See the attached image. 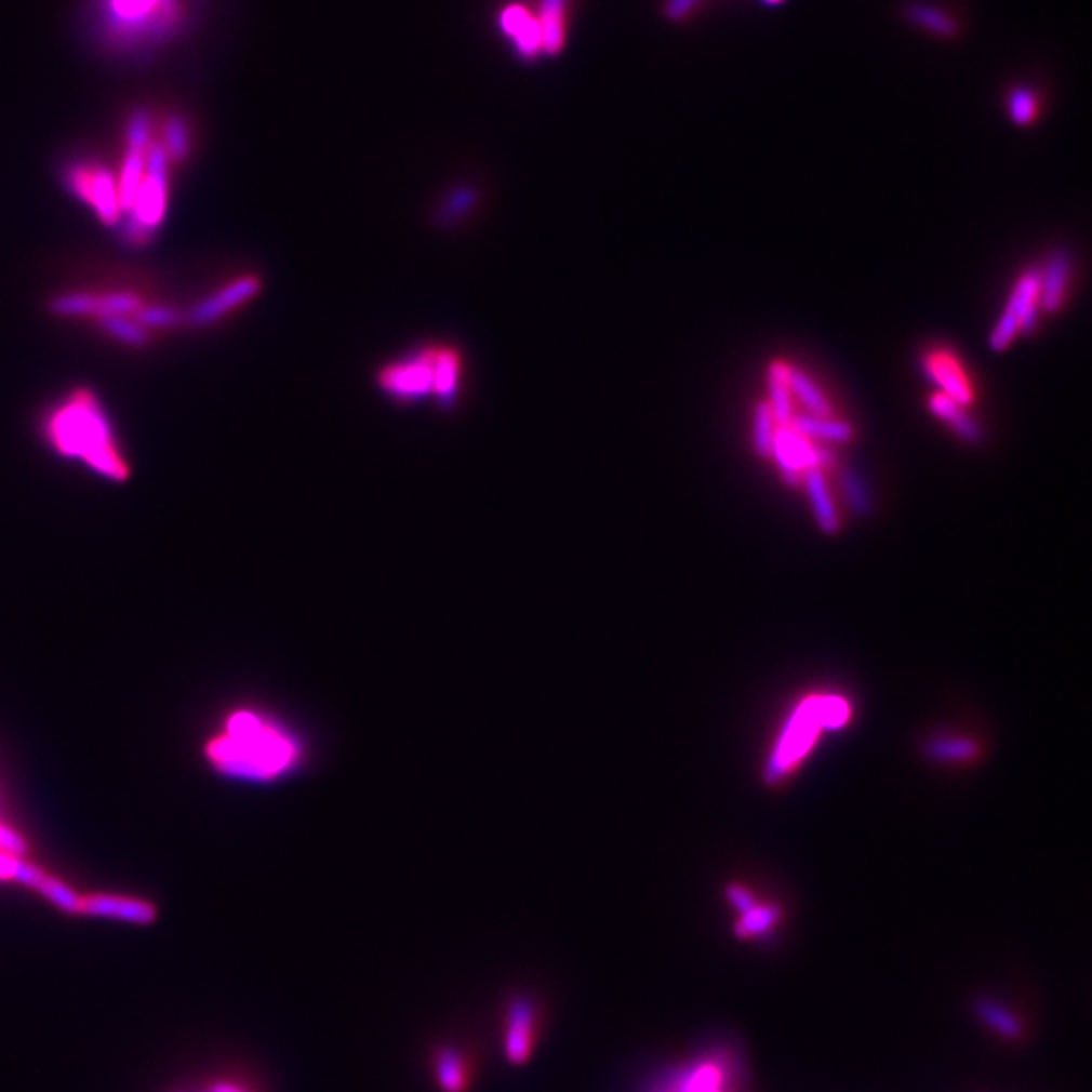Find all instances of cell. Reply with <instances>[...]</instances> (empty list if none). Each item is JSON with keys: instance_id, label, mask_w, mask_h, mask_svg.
<instances>
[{"instance_id": "obj_3", "label": "cell", "mask_w": 1092, "mask_h": 1092, "mask_svg": "<svg viewBox=\"0 0 1092 1092\" xmlns=\"http://www.w3.org/2000/svg\"><path fill=\"white\" fill-rule=\"evenodd\" d=\"M464 381V352L445 343L415 346L376 373V387L392 403L420 405L431 401L443 411H452L462 401Z\"/></svg>"}, {"instance_id": "obj_30", "label": "cell", "mask_w": 1092, "mask_h": 1092, "mask_svg": "<svg viewBox=\"0 0 1092 1092\" xmlns=\"http://www.w3.org/2000/svg\"><path fill=\"white\" fill-rule=\"evenodd\" d=\"M977 1014L982 1015L983 1022L994 1028V1030L1006 1036V1038H1017L1022 1034V1024L1008 1008H1003L998 1001L983 999L977 1003Z\"/></svg>"}, {"instance_id": "obj_10", "label": "cell", "mask_w": 1092, "mask_h": 1092, "mask_svg": "<svg viewBox=\"0 0 1092 1092\" xmlns=\"http://www.w3.org/2000/svg\"><path fill=\"white\" fill-rule=\"evenodd\" d=\"M500 29L506 39L512 43V51L522 62H534L545 55L543 51V32L538 18L522 4H508L500 13Z\"/></svg>"}, {"instance_id": "obj_34", "label": "cell", "mask_w": 1092, "mask_h": 1092, "mask_svg": "<svg viewBox=\"0 0 1092 1092\" xmlns=\"http://www.w3.org/2000/svg\"><path fill=\"white\" fill-rule=\"evenodd\" d=\"M162 0H109L111 11L120 21L138 23L152 15Z\"/></svg>"}, {"instance_id": "obj_33", "label": "cell", "mask_w": 1092, "mask_h": 1092, "mask_svg": "<svg viewBox=\"0 0 1092 1092\" xmlns=\"http://www.w3.org/2000/svg\"><path fill=\"white\" fill-rule=\"evenodd\" d=\"M152 142V116L146 109H136L125 124V150L146 152Z\"/></svg>"}, {"instance_id": "obj_37", "label": "cell", "mask_w": 1092, "mask_h": 1092, "mask_svg": "<svg viewBox=\"0 0 1092 1092\" xmlns=\"http://www.w3.org/2000/svg\"><path fill=\"white\" fill-rule=\"evenodd\" d=\"M727 896H729V901L733 903L734 908H736L741 915L750 910L753 906H757L755 896L750 894L749 890L743 889V887H731V889L727 890Z\"/></svg>"}, {"instance_id": "obj_19", "label": "cell", "mask_w": 1092, "mask_h": 1092, "mask_svg": "<svg viewBox=\"0 0 1092 1092\" xmlns=\"http://www.w3.org/2000/svg\"><path fill=\"white\" fill-rule=\"evenodd\" d=\"M799 436L810 439V441H824V443H848L854 431L848 423L829 420V417H817L810 413H796L789 423Z\"/></svg>"}, {"instance_id": "obj_13", "label": "cell", "mask_w": 1092, "mask_h": 1092, "mask_svg": "<svg viewBox=\"0 0 1092 1092\" xmlns=\"http://www.w3.org/2000/svg\"><path fill=\"white\" fill-rule=\"evenodd\" d=\"M1073 262L1066 251H1056L1048 257L1042 271H1038L1040 288H1038V306L1046 312H1056L1062 306V297L1070 280Z\"/></svg>"}, {"instance_id": "obj_4", "label": "cell", "mask_w": 1092, "mask_h": 1092, "mask_svg": "<svg viewBox=\"0 0 1092 1092\" xmlns=\"http://www.w3.org/2000/svg\"><path fill=\"white\" fill-rule=\"evenodd\" d=\"M171 167L162 144L152 142L146 150V172L141 190L118 225L128 245L142 248L150 243L158 227L164 223L171 201Z\"/></svg>"}, {"instance_id": "obj_16", "label": "cell", "mask_w": 1092, "mask_h": 1092, "mask_svg": "<svg viewBox=\"0 0 1092 1092\" xmlns=\"http://www.w3.org/2000/svg\"><path fill=\"white\" fill-rule=\"evenodd\" d=\"M680 1092H727V1068L720 1061H701L671 1073Z\"/></svg>"}, {"instance_id": "obj_27", "label": "cell", "mask_w": 1092, "mask_h": 1092, "mask_svg": "<svg viewBox=\"0 0 1092 1092\" xmlns=\"http://www.w3.org/2000/svg\"><path fill=\"white\" fill-rule=\"evenodd\" d=\"M436 1075L441 1089L445 1092H462L466 1089V1064L460 1052L441 1050L436 1062Z\"/></svg>"}, {"instance_id": "obj_40", "label": "cell", "mask_w": 1092, "mask_h": 1092, "mask_svg": "<svg viewBox=\"0 0 1092 1092\" xmlns=\"http://www.w3.org/2000/svg\"><path fill=\"white\" fill-rule=\"evenodd\" d=\"M764 6H781L785 0H761Z\"/></svg>"}, {"instance_id": "obj_5", "label": "cell", "mask_w": 1092, "mask_h": 1092, "mask_svg": "<svg viewBox=\"0 0 1092 1092\" xmlns=\"http://www.w3.org/2000/svg\"><path fill=\"white\" fill-rule=\"evenodd\" d=\"M850 718V706L843 703L842 698H812L797 710L796 717L791 718L787 731L781 738L780 747L775 750L771 764H769V775L771 780L783 777L785 773L794 771L799 761L812 749L815 734L820 733L822 727H840Z\"/></svg>"}, {"instance_id": "obj_11", "label": "cell", "mask_w": 1092, "mask_h": 1092, "mask_svg": "<svg viewBox=\"0 0 1092 1092\" xmlns=\"http://www.w3.org/2000/svg\"><path fill=\"white\" fill-rule=\"evenodd\" d=\"M536 1031V1010L531 999L518 998L510 1003L508 1022H506V1056L508 1061L520 1064L529 1061Z\"/></svg>"}, {"instance_id": "obj_12", "label": "cell", "mask_w": 1092, "mask_h": 1092, "mask_svg": "<svg viewBox=\"0 0 1092 1092\" xmlns=\"http://www.w3.org/2000/svg\"><path fill=\"white\" fill-rule=\"evenodd\" d=\"M79 915L116 917V919H124V921L148 924L157 919V908L144 903V901L97 894V896H81Z\"/></svg>"}, {"instance_id": "obj_32", "label": "cell", "mask_w": 1092, "mask_h": 1092, "mask_svg": "<svg viewBox=\"0 0 1092 1092\" xmlns=\"http://www.w3.org/2000/svg\"><path fill=\"white\" fill-rule=\"evenodd\" d=\"M32 889L43 892L51 903H55L67 913H79V908H81V896H78L74 890L67 889L62 880L51 878L48 874L39 873L32 882Z\"/></svg>"}, {"instance_id": "obj_2", "label": "cell", "mask_w": 1092, "mask_h": 1092, "mask_svg": "<svg viewBox=\"0 0 1092 1092\" xmlns=\"http://www.w3.org/2000/svg\"><path fill=\"white\" fill-rule=\"evenodd\" d=\"M43 439L62 457L78 460L106 480L130 478L108 411L92 390H74L53 407L43 420Z\"/></svg>"}, {"instance_id": "obj_6", "label": "cell", "mask_w": 1092, "mask_h": 1092, "mask_svg": "<svg viewBox=\"0 0 1092 1092\" xmlns=\"http://www.w3.org/2000/svg\"><path fill=\"white\" fill-rule=\"evenodd\" d=\"M67 190L94 211L106 227H118L122 221V207L118 195L116 174L97 164H71L63 174Z\"/></svg>"}, {"instance_id": "obj_28", "label": "cell", "mask_w": 1092, "mask_h": 1092, "mask_svg": "<svg viewBox=\"0 0 1092 1092\" xmlns=\"http://www.w3.org/2000/svg\"><path fill=\"white\" fill-rule=\"evenodd\" d=\"M1008 114L1015 125H1030L1038 118L1040 99L1030 85H1015L1008 92Z\"/></svg>"}, {"instance_id": "obj_24", "label": "cell", "mask_w": 1092, "mask_h": 1092, "mask_svg": "<svg viewBox=\"0 0 1092 1092\" xmlns=\"http://www.w3.org/2000/svg\"><path fill=\"white\" fill-rule=\"evenodd\" d=\"M97 324L104 334H108L109 338H114L116 343L124 344V346H132V348H142L152 338V334L138 324L134 316H108V318L97 320Z\"/></svg>"}, {"instance_id": "obj_9", "label": "cell", "mask_w": 1092, "mask_h": 1092, "mask_svg": "<svg viewBox=\"0 0 1092 1092\" xmlns=\"http://www.w3.org/2000/svg\"><path fill=\"white\" fill-rule=\"evenodd\" d=\"M262 290H264V280L257 274L237 276L235 280L227 281L213 294L192 304L185 312L187 314V324L190 328L213 327L223 318H227L229 314L237 312L239 308L253 302L262 294Z\"/></svg>"}, {"instance_id": "obj_17", "label": "cell", "mask_w": 1092, "mask_h": 1092, "mask_svg": "<svg viewBox=\"0 0 1092 1092\" xmlns=\"http://www.w3.org/2000/svg\"><path fill=\"white\" fill-rule=\"evenodd\" d=\"M571 0H541L538 25L543 32V51L548 57L561 53L567 41V16Z\"/></svg>"}, {"instance_id": "obj_22", "label": "cell", "mask_w": 1092, "mask_h": 1092, "mask_svg": "<svg viewBox=\"0 0 1092 1092\" xmlns=\"http://www.w3.org/2000/svg\"><path fill=\"white\" fill-rule=\"evenodd\" d=\"M146 172V152L136 150H125L124 160L120 164V172L116 174L118 183V195H120V207H122V217L134 204V199L141 190L142 181Z\"/></svg>"}, {"instance_id": "obj_8", "label": "cell", "mask_w": 1092, "mask_h": 1092, "mask_svg": "<svg viewBox=\"0 0 1092 1092\" xmlns=\"http://www.w3.org/2000/svg\"><path fill=\"white\" fill-rule=\"evenodd\" d=\"M1038 288H1040V278H1038L1036 269L1026 271L1020 280L1015 281L1014 292L1008 299V306L989 336L991 350H996V352L1006 350L1017 336L1020 330L1026 334L1034 332V328L1038 324Z\"/></svg>"}, {"instance_id": "obj_39", "label": "cell", "mask_w": 1092, "mask_h": 1092, "mask_svg": "<svg viewBox=\"0 0 1092 1092\" xmlns=\"http://www.w3.org/2000/svg\"><path fill=\"white\" fill-rule=\"evenodd\" d=\"M211 1092H243V1091H241L239 1087H235V1084H225V1082H221V1084H215V1087L211 1089Z\"/></svg>"}, {"instance_id": "obj_20", "label": "cell", "mask_w": 1092, "mask_h": 1092, "mask_svg": "<svg viewBox=\"0 0 1092 1092\" xmlns=\"http://www.w3.org/2000/svg\"><path fill=\"white\" fill-rule=\"evenodd\" d=\"M929 409L941 422L949 423L953 431L961 437V439H966L969 443L982 441V427L975 423V420L971 415H968L966 407L955 403L953 399L945 397L943 392H936V395L931 397Z\"/></svg>"}, {"instance_id": "obj_7", "label": "cell", "mask_w": 1092, "mask_h": 1092, "mask_svg": "<svg viewBox=\"0 0 1092 1092\" xmlns=\"http://www.w3.org/2000/svg\"><path fill=\"white\" fill-rule=\"evenodd\" d=\"M771 457L777 462L787 485H801L803 476L813 469H826L834 464L836 455L826 445H813L810 439L799 436L791 425H780L773 437Z\"/></svg>"}, {"instance_id": "obj_25", "label": "cell", "mask_w": 1092, "mask_h": 1092, "mask_svg": "<svg viewBox=\"0 0 1092 1092\" xmlns=\"http://www.w3.org/2000/svg\"><path fill=\"white\" fill-rule=\"evenodd\" d=\"M136 322L146 328L150 334L152 332H158V330H172V328L183 327L187 324V314L176 306H169V304H142L141 308L134 314Z\"/></svg>"}, {"instance_id": "obj_21", "label": "cell", "mask_w": 1092, "mask_h": 1092, "mask_svg": "<svg viewBox=\"0 0 1092 1092\" xmlns=\"http://www.w3.org/2000/svg\"><path fill=\"white\" fill-rule=\"evenodd\" d=\"M801 484L805 485V490H808V496H810V502H812L813 515L817 518V524L822 527V531H838L840 520H838V512L834 508V500H831V494H829V485H827L824 474L820 469L808 471L803 476Z\"/></svg>"}, {"instance_id": "obj_14", "label": "cell", "mask_w": 1092, "mask_h": 1092, "mask_svg": "<svg viewBox=\"0 0 1092 1092\" xmlns=\"http://www.w3.org/2000/svg\"><path fill=\"white\" fill-rule=\"evenodd\" d=\"M922 367H924L927 378L931 383H935L945 397H949L961 407H968L973 401L968 378L961 373L955 359L947 357V355H936V357L924 359Z\"/></svg>"}, {"instance_id": "obj_15", "label": "cell", "mask_w": 1092, "mask_h": 1092, "mask_svg": "<svg viewBox=\"0 0 1092 1092\" xmlns=\"http://www.w3.org/2000/svg\"><path fill=\"white\" fill-rule=\"evenodd\" d=\"M906 21L917 29L929 32L945 41H955L961 35V25L949 11H943L936 4L929 2H910L903 11Z\"/></svg>"}, {"instance_id": "obj_38", "label": "cell", "mask_w": 1092, "mask_h": 1092, "mask_svg": "<svg viewBox=\"0 0 1092 1092\" xmlns=\"http://www.w3.org/2000/svg\"><path fill=\"white\" fill-rule=\"evenodd\" d=\"M16 862L18 860L15 856H11L9 852L0 850V878H13L15 876Z\"/></svg>"}, {"instance_id": "obj_29", "label": "cell", "mask_w": 1092, "mask_h": 1092, "mask_svg": "<svg viewBox=\"0 0 1092 1092\" xmlns=\"http://www.w3.org/2000/svg\"><path fill=\"white\" fill-rule=\"evenodd\" d=\"M775 429H777V423L773 420V413L767 405V401L757 403L755 411H753V450L763 460L771 457Z\"/></svg>"}, {"instance_id": "obj_36", "label": "cell", "mask_w": 1092, "mask_h": 1092, "mask_svg": "<svg viewBox=\"0 0 1092 1092\" xmlns=\"http://www.w3.org/2000/svg\"><path fill=\"white\" fill-rule=\"evenodd\" d=\"M704 0H666L664 2V16L670 23H684L687 18L698 11V6Z\"/></svg>"}, {"instance_id": "obj_31", "label": "cell", "mask_w": 1092, "mask_h": 1092, "mask_svg": "<svg viewBox=\"0 0 1092 1092\" xmlns=\"http://www.w3.org/2000/svg\"><path fill=\"white\" fill-rule=\"evenodd\" d=\"M781 910L777 906L764 905L753 906L747 913H743V919L736 924V935L757 936L763 935L775 927L780 921Z\"/></svg>"}, {"instance_id": "obj_23", "label": "cell", "mask_w": 1092, "mask_h": 1092, "mask_svg": "<svg viewBox=\"0 0 1092 1092\" xmlns=\"http://www.w3.org/2000/svg\"><path fill=\"white\" fill-rule=\"evenodd\" d=\"M789 390H791V397H796L797 401L808 409L810 415L829 417L831 405H829L824 390L820 389L803 371H797L794 367L789 371Z\"/></svg>"}, {"instance_id": "obj_26", "label": "cell", "mask_w": 1092, "mask_h": 1092, "mask_svg": "<svg viewBox=\"0 0 1092 1092\" xmlns=\"http://www.w3.org/2000/svg\"><path fill=\"white\" fill-rule=\"evenodd\" d=\"M162 148L172 164H181L190 155V130L183 116H171L162 130Z\"/></svg>"}, {"instance_id": "obj_1", "label": "cell", "mask_w": 1092, "mask_h": 1092, "mask_svg": "<svg viewBox=\"0 0 1092 1092\" xmlns=\"http://www.w3.org/2000/svg\"><path fill=\"white\" fill-rule=\"evenodd\" d=\"M209 759L237 780L274 783L302 769L308 745L281 720L255 710H239L225 733L209 745Z\"/></svg>"}, {"instance_id": "obj_35", "label": "cell", "mask_w": 1092, "mask_h": 1092, "mask_svg": "<svg viewBox=\"0 0 1092 1092\" xmlns=\"http://www.w3.org/2000/svg\"><path fill=\"white\" fill-rule=\"evenodd\" d=\"M840 488H842L843 498L848 500L850 506L856 508V512L868 510V494L854 471H850V469L840 471Z\"/></svg>"}, {"instance_id": "obj_18", "label": "cell", "mask_w": 1092, "mask_h": 1092, "mask_svg": "<svg viewBox=\"0 0 1092 1092\" xmlns=\"http://www.w3.org/2000/svg\"><path fill=\"white\" fill-rule=\"evenodd\" d=\"M789 371H791L789 364L775 360L769 367V373H767V387H769V401H767V405L771 409L777 427L780 425H789L791 420H794V415H796V411H794V397H791V390H789Z\"/></svg>"}]
</instances>
